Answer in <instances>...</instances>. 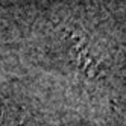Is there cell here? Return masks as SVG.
Listing matches in <instances>:
<instances>
[{
	"label": "cell",
	"instance_id": "1",
	"mask_svg": "<svg viewBox=\"0 0 126 126\" xmlns=\"http://www.w3.org/2000/svg\"><path fill=\"white\" fill-rule=\"evenodd\" d=\"M0 126H21V122L12 110L0 108Z\"/></svg>",
	"mask_w": 126,
	"mask_h": 126
}]
</instances>
